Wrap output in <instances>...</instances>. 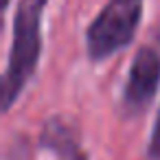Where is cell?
<instances>
[{"mask_svg": "<svg viewBox=\"0 0 160 160\" xmlns=\"http://www.w3.org/2000/svg\"><path fill=\"white\" fill-rule=\"evenodd\" d=\"M48 0H20L13 18V42L9 51V64L2 77V110L22 94L24 86L38 70L42 55V16Z\"/></svg>", "mask_w": 160, "mask_h": 160, "instance_id": "cell-1", "label": "cell"}, {"mask_svg": "<svg viewBox=\"0 0 160 160\" xmlns=\"http://www.w3.org/2000/svg\"><path fill=\"white\" fill-rule=\"evenodd\" d=\"M142 18V0H110L86 31L90 59L101 62L129 46Z\"/></svg>", "mask_w": 160, "mask_h": 160, "instance_id": "cell-2", "label": "cell"}, {"mask_svg": "<svg viewBox=\"0 0 160 160\" xmlns=\"http://www.w3.org/2000/svg\"><path fill=\"white\" fill-rule=\"evenodd\" d=\"M160 88V55L151 46H142L129 68L123 90V105L127 112H142L153 101Z\"/></svg>", "mask_w": 160, "mask_h": 160, "instance_id": "cell-3", "label": "cell"}, {"mask_svg": "<svg viewBox=\"0 0 160 160\" xmlns=\"http://www.w3.org/2000/svg\"><path fill=\"white\" fill-rule=\"evenodd\" d=\"M40 147L51 151L55 160H88L77 127L64 116H53L44 123Z\"/></svg>", "mask_w": 160, "mask_h": 160, "instance_id": "cell-4", "label": "cell"}, {"mask_svg": "<svg viewBox=\"0 0 160 160\" xmlns=\"http://www.w3.org/2000/svg\"><path fill=\"white\" fill-rule=\"evenodd\" d=\"M147 153H149L151 160H160V110H158V116H156V125H153V132H151V138H149Z\"/></svg>", "mask_w": 160, "mask_h": 160, "instance_id": "cell-5", "label": "cell"}]
</instances>
